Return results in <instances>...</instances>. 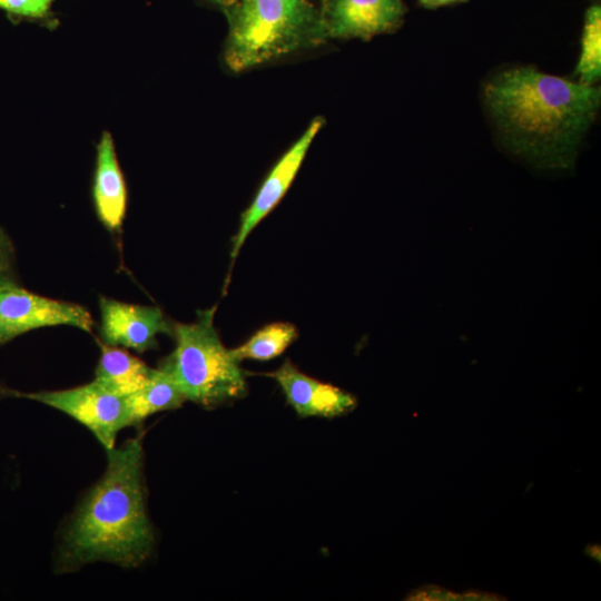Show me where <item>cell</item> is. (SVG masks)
Masks as SVG:
<instances>
[{"mask_svg":"<svg viewBox=\"0 0 601 601\" xmlns=\"http://www.w3.org/2000/svg\"><path fill=\"white\" fill-rule=\"evenodd\" d=\"M483 97L511 150L541 168L569 169L598 114L601 91L518 67L492 77Z\"/></svg>","mask_w":601,"mask_h":601,"instance_id":"cell-1","label":"cell"},{"mask_svg":"<svg viewBox=\"0 0 601 601\" xmlns=\"http://www.w3.org/2000/svg\"><path fill=\"white\" fill-rule=\"evenodd\" d=\"M107 453L102 477L88 492L63 534L59 570L70 571L96 561L135 568L152 550L141 437L127 440Z\"/></svg>","mask_w":601,"mask_h":601,"instance_id":"cell-2","label":"cell"},{"mask_svg":"<svg viewBox=\"0 0 601 601\" xmlns=\"http://www.w3.org/2000/svg\"><path fill=\"white\" fill-rule=\"evenodd\" d=\"M223 11L224 58L235 72L326 41L314 0H235Z\"/></svg>","mask_w":601,"mask_h":601,"instance_id":"cell-3","label":"cell"},{"mask_svg":"<svg viewBox=\"0 0 601 601\" xmlns=\"http://www.w3.org/2000/svg\"><path fill=\"white\" fill-rule=\"evenodd\" d=\"M215 312L216 306L198 311L194 323H174L175 349L159 365L187 401L205 407L242 398L247 393L239 361L225 347L214 326Z\"/></svg>","mask_w":601,"mask_h":601,"instance_id":"cell-4","label":"cell"},{"mask_svg":"<svg viewBox=\"0 0 601 601\" xmlns=\"http://www.w3.org/2000/svg\"><path fill=\"white\" fill-rule=\"evenodd\" d=\"M2 394L33 400L68 414L85 425L107 451L115 447L117 434L127 427L125 397L95 380L68 390L36 393L4 390Z\"/></svg>","mask_w":601,"mask_h":601,"instance_id":"cell-5","label":"cell"},{"mask_svg":"<svg viewBox=\"0 0 601 601\" xmlns=\"http://www.w3.org/2000/svg\"><path fill=\"white\" fill-rule=\"evenodd\" d=\"M53 325H70L90 333L95 322L80 305L39 296L14 279L0 282V344Z\"/></svg>","mask_w":601,"mask_h":601,"instance_id":"cell-6","label":"cell"},{"mask_svg":"<svg viewBox=\"0 0 601 601\" xmlns=\"http://www.w3.org/2000/svg\"><path fill=\"white\" fill-rule=\"evenodd\" d=\"M403 0H322L321 21L326 40L375 36L397 30L406 13Z\"/></svg>","mask_w":601,"mask_h":601,"instance_id":"cell-7","label":"cell"},{"mask_svg":"<svg viewBox=\"0 0 601 601\" xmlns=\"http://www.w3.org/2000/svg\"><path fill=\"white\" fill-rule=\"evenodd\" d=\"M100 336L104 344L139 353L157 348V335L171 334V325L156 306L127 304L101 297Z\"/></svg>","mask_w":601,"mask_h":601,"instance_id":"cell-8","label":"cell"},{"mask_svg":"<svg viewBox=\"0 0 601 601\" xmlns=\"http://www.w3.org/2000/svg\"><path fill=\"white\" fill-rule=\"evenodd\" d=\"M323 125L324 119L322 117L315 118L268 174L253 203L243 214L238 231L234 238L233 258L237 256L250 231L283 198L294 180L314 137Z\"/></svg>","mask_w":601,"mask_h":601,"instance_id":"cell-9","label":"cell"},{"mask_svg":"<svg viewBox=\"0 0 601 601\" xmlns=\"http://www.w3.org/2000/svg\"><path fill=\"white\" fill-rule=\"evenodd\" d=\"M269 376L279 384L287 402L302 417H336L356 406V398L352 394L307 376L289 361Z\"/></svg>","mask_w":601,"mask_h":601,"instance_id":"cell-10","label":"cell"},{"mask_svg":"<svg viewBox=\"0 0 601 601\" xmlns=\"http://www.w3.org/2000/svg\"><path fill=\"white\" fill-rule=\"evenodd\" d=\"M92 198L97 216L104 226L110 231L119 230L127 208V188L114 139L107 131L97 145Z\"/></svg>","mask_w":601,"mask_h":601,"instance_id":"cell-11","label":"cell"},{"mask_svg":"<svg viewBox=\"0 0 601 601\" xmlns=\"http://www.w3.org/2000/svg\"><path fill=\"white\" fill-rule=\"evenodd\" d=\"M154 370L125 349L101 344L95 381L108 391L126 397L140 390Z\"/></svg>","mask_w":601,"mask_h":601,"instance_id":"cell-12","label":"cell"},{"mask_svg":"<svg viewBox=\"0 0 601 601\" xmlns=\"http://www.w3.org/2000/svg\"><path fill=\"white\" fill-rule=\"evenodd\" d=\"M185 401L171 377L160 368L154 370L140 390L125 397L127 427L138 425L157 412L178 408Z\"/></svg>","mask_w":601,"mask_h":601,"instance_id":"cell-13","label":"cell"},{"mask_svg":"<svg viewBox=\"0 0 601 601\" xmlns=\"http://www.w3.org/2000/svg\"><path fill=\"white\" fill-rule=\"evenodd\" d=\"M297 331L289 323H273L257 331L247 342L233 348L240 362L245 358L267 361L280 355L296 338Z\"/></svg>","mask_w":601,"mask_h":601,"instance_id":"cell-14","label":"cell"},{"mask_svg":"<svg viewBox=\"0 0 601 601\" xmlns=\"http://www.w3.org/2000/svg\"><path fill=\"white\" fill-rule=\"evenodd\" d=\"M579 81L594 86L601 77V7H590L584 17L581 53L575 68Z\"/></svg>","mask_w":601,"mask_h":601,"instance_id":"cell-15","label":"cell"},{"mask_svg":"<svg viewBox=\"0 0 601 601\" xmlns=\"http://www.w3.org/2000/svg\"><path fill=\"white\" fill-rule=\"evenodd\" d=\"M56 0H0V9L19 19L41 20L51 13Z\"/></svg>","mask_w":601,"mask_h":601,"instance_id":"cell-16","label":"cell"},{"mask_svg":"<svg viewBox=\"0 0 601 601\" xmlns=\"http://www.w3.org/2000/svg\"><path fill=\"white\" fill-rule=\"evenodd\" d=\"M14 249L11 239L0 226V282L13 278Z\"/></svg>","mask_w":601,"mask_h":601,"instance_id":"cell-17","label":"cell"},{"mask_svg":"<svg viewBox=\"0 0 601 601\" xmlns=\"http://www.w3.org/2000/svg\"><path fill=\"white\" fill-rule=\"evenodd\" d=\"M469 0H418V3L426 9H436L454 3L466 2Z\"/></svg>","mask_w":601,"mask_h":601,"instance_id":"cell-18","label":"cell"},{"mask_svg":"<svg viewBox=\"0 0 601 601\" xmlns=\"http://www.w3.org/2000/svg\"><path fill=\"white\" fill-rule=\"evenodd\" d=\"M214 4L219 6L223 10L234 3L235 0H207Z\"/></svg>","mask_w":601,"mask_h":601,"instance_id":"cell-19","label":"cell"}]
</instances>
